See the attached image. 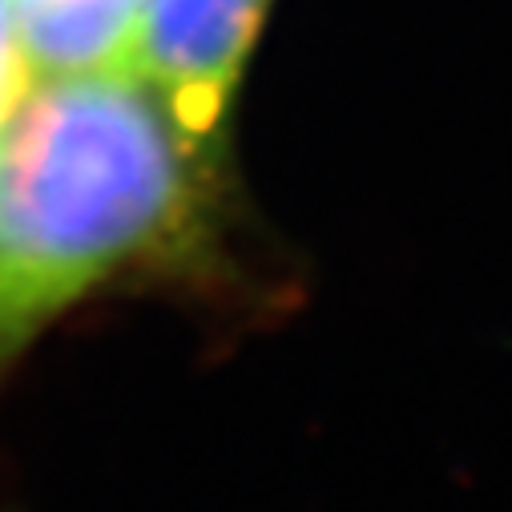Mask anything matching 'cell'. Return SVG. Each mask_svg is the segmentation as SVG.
<instances>
[{
    "label": "cell",
    "instance_id": "obj_2",
    "mask_svg": "<svg viewBox=\"0 0 512 512\" xmlns=\"http://www.w3.org/2000/svg\"><path fill=\"white\" fill-rule=\"evenodd\" d=\"M267 9L271 0H146L134 69L218 170H226L230 109Z\"/></svg>",
    "mask_w": 512,
    "mask_h": 512
},
{
    "label": "cell",
    "instance_id": "obj_3",
    "mask_svg": "<svg viewBox=\"0 0 512 512\" xmlns=\"http://www.w3.org/2000/svg\"><path fill=\"white\" fill-rule=\"evenodd\" d=\"M33 77L134 69L146 0H13Z\"/></svg>",
    "mask_w": 512,
    "mask_h": 512
},
{
    "label": "cell",
    "instance_id": "obj_1",
    "mask_svg": "<svg viewBox=\"0 0 512 512\" xmlns=\"http://www.w3.org/2000/svg\"><path fill=\"white\" fill-rule=\"evenodd\" d=\"M218 186L138 69L33 77L0 130V367L101 287L198 254Z\"/></svg>",
    "mask_w": 512,
    "mask_h": 512
},
{
    "label": "cell",
    "instance_id": "obj_4",
    "mask_svg": "<svg viewBox=\"0 0 512 512\" xmlns=\"http://www.w3.org/2000/svg\"><path fill=\"white\" fill-rule=\"evenodd\" d=\"M29 81H33V69H29V57L21 45L13 0H0V130H5V121L13 117Z\"/></svg>",
    "mask_w": 512,
    "mask_h": 512
}]
</instances>
